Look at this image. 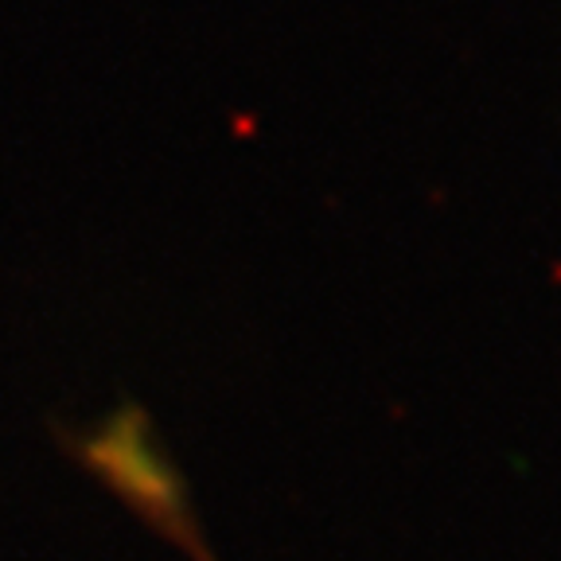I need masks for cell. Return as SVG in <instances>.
<instances>
[{"instance_id":"obj_1","label":"cell","mask_w":561,"mask_h":561,"mask_svg":"<svg viewBox=\"0 0 561 561\" xmlns=\"http://www.w3.org/2000/svg\"><path fill=\"white\" fill-rule=\"evenodd\" d=\"M59 448L110 495H117L152 535L180 546L192 561H215L203 546V526L195 518L184 472L140 402H117L82 430L67 425L59 430Z\"/></svg>"}]
</instances>
